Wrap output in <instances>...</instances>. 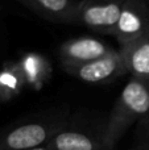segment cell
Returning a JSON list of instances; mask_svg holds the SVG:
<instances>
[{"label":"cell","instance_id":"cell-11","mask_svg":"<svg viewBox=\"0 0 149 150\" xmlns=\"http://www.w3.org/2000/svg\"><path fill=\"white\" fill-rule=\"evenodd\" d=\"M135 141L139 150H149V115L143 117L136 124Z\"/></svg>","mask_w":149,"mask_h":150},{"label":"cell","instance_id":"cell-3","mask_svg":"<svg viewBox=\"0 0 149 150\" xmlns=\"http://www.w3.org/2000/svg\"><path fill=\"white\" fill-rule=\"evenodd\" d=\"M149 115V79L131 76L107 115V141L112 150L124 133Z\"/></svg>","mask_w":149,"mask_h":150},{"label":"cell","instance_id":"cell-4","mask_svg":"<svg viewBox=\"0 0 149 150\" xmlns=\"http://www.w3.org/2000/svg\"><path fill=\"white\" fill-rule=\"evenodd\" d=\"M124 0H81L73 24L104 36H114Z\"/></svg>","mask_w":149,"mask_h":150},{"label":"cell","instance_id":"cell-8","mask_svg":"<svg viewBox=\"0 0 149 150\" xmlns=\"http://www.w3.org/2000/svg\"><path fill=\"white\" fill-rule=\"evenodd\" d=\"M21 5L50 23L73 24L81 0H16Z\"/></svg>","mask_w":149,"mask_h":150},{"label":"cell","instance_id":"cell-10","mask_svg":"<svg viewBox=\"0 0 149 150\" xmlns=\"http://www.w3.org/2000/svg\"><path fill=\"white\" fill-rule=\"evenodd\" d=\"M26 83L18 62L5 63L0 70V99L7 100L17 95Z\"/></svg>","mask_w":149,"mask_h":150},{"label":"cell","instance_id":"cell-13","mask_svg":"<svg viewBox=\"0 0 149 150\" xmlns=\"http://www.w3.org/2000/svg\"><path fill=\"white\" fill-rule=\"evenodd\" d=\"M148 1H149V0H148Z\"/></svg>","mask_w":149,"mask_h":150},{"label":"cell","instance_id":"cell-9","mask_svg":"<svg viewBox=\"0 0 149 150\" xmlns=\"http://www.w3.org/2000/svg\"><path fill=\"white\" fill-rule=\"evenodd\" d=\"M131 76L149 79V33L120 49Z\"/></svg>","mask_w":149,"mask_h":150},{"label":"cell","instance_id":"cell-12","mask_svg":"<svg viewBox=\"0 0 149 150\" xmlns=\"http://www.w3.org/2000/svg\"><path fill=\"white\" fill-rule=\"evenodd\" d=\"M29 150H52V149H49L48 146H40V148H34V149H29Z\"/></svg>","mask_w":149,"mask_h":150},{"label":"cell","instance_id":"cell-2","mask_svg":"<svg viewBox=\"0 0 149 150\" xmlns=\"http://www.w3.org/2000/svg\"><path fill=\"white\" fill-rule=\"evenodd\" d=\"M46 146L52 150H111L107 116L100 112H71L66 124Z\"/></svg>","mask_w":149,"mask_h":150},{"label":"cell","instance_id":"cell-6","mask_svg":"<svg viewBox=\"0 0 149 150\" xmlns=\"http://www.w3.org/2000/svg\"><path fill=\"white\" fill-rule=\"evenodd\" d=\"M65 73L81 82L99 84V83H110L123 75H127L128 70L121 50L115 49L114 52L95 61L65 70Z\"/></svg>","mask_w":149,"mask_h":150},{"label":"cell","instance_id":"cell-5","mask_svg":"<svg viewBox=\"0 0 149 150\" xmlns=\"http://www.w3.org/2000/svg\"><path fill=\"white\" fill-rule=\"evenodd\" d=\"M149 33V1L124 0L114 37L119 49L127 47Z\"/></svg>","mask_w":149,"mask_h":150},{"label":"cell","instance_id":"cell-1","mask_svg":"<svg viewBox=\"0 0 149 150\" xmlns=\"http://www.w3.org/2000/svg\"><path fill=\"white\" fill-rule=\"evenodd\" d=\"M71 111L67 105L32 115L0 130V150H29L46 146L66 124Z\"/></svg>","mask_w":149,"mask_h":150},{"label":"cell","instance_id":"cell-7","mask_svg":"<svg viewBox=\"0 0 149 150\" xmlns=\"http://www.w3.org/2000/svg\"><path fill=\"white\" fill-rule=\"evenodd\" d=\"M114 50L115 49L106 41H102L96 37L82 36L63 42L58 50V57L65 71L95 61Z\"/></svg>","mask_w":149,"mask_h":150}]
</instances>
